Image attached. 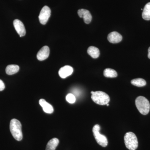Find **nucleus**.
<instances>
[{"mask_svg":"<svg viewBox=\"0 0 150 150\" xmlns=\"http://www.w3.org/2000/svg\"><path fill=\"white\" fill-rule=\"evenodd\" d=\"M21 123L16 119H13L10 123V130L12 135L16 140L21 141L23 139Z\"/></svg>","mask_w":150,"mask_h":150,"instance_id":"obj_1","label":"nucleus"},{"mask_svg":"<svg viewBox=\"0 0 150 150\" xmlns=\"http://www.w3.org/2000/svg\"><path fill=\"white\" fill-rule=\"evenodd\" d=\"M66 100L69 103L72 104L76 102V97L73 94L69 93L66 96Z\"/></svg>","mask_w":150,"mask_h":150,"instance_id":"obj_19","label":"nucleus"},{"mask_svg":"<svg viewBox=\"0 0 150 150\" xmlns=\"http://www.w3.org/2000/svg\"><path fill=\"white\" fill-rule=\"evenodd\" d=\"M131 83L137 87H143L146 85V82L144 79L141 78L134 79L131 81Z\"/></svg>","mask_w":150,"mask_h":150,"instance_id":"obj_18","label":"nucleus"},{"mask_svg":"<svg viewBox=\"0 0 150 150\" xmlns=\"http://www.w3.org/2000/svg\"><path fill=\"white\" fill-rule=\"evenodd\" d=\"M78 14L80 17L83 18L84 21L86 24L91 22L92 17L89 11L85 9H81L78 10Z\"/></svg>","mask_w":150,"mask_h":150,"instance_id":"obj_8","label":"nucleus"},{"mask_svg":"<svg viewBox=\"0 0 150 150\" xmlns=\"http://www.w3.org/2000/svg\"><path fill=\"white\" fill-rule=\"evenodd\" d=\"M51 11L48 6H44L40 11L39 14V21L41 24L45 25L48 22L51 16Z\"/></svg>","mask_w":150,"mask_h":150,"instance_id":"obj_6","label":"nucleus"},{"mask_svg":"<svg viewBox=\"0 0 150 150\" xmlns=\"http://www.w3.org/2000/svg\"><path fill=\"white\" fill-rule=\"evenodd\" d=\"M13 25L16 32L20 35V37L24 36L26 34L25 28L24 24L18 19H15L13 21Z\"/></svg>","mask_w":150,"mask_h":150,"instance_id":"obj_7","label":"nucleus"},{"mask_svg":"<svg viewBox=\"0 0 150 150\" xmlns=\"http://www.w3.org/2000/svg\"><path fill=\"white\" fill-rule=\"evenodd\" d=\"M39 103L40 106L43 108V111L46 113L51 114L54 112V108L45 100L40 99Z\"/></svg>","mask_w":150,"mask_h":150,"instance_id":"obj_12","label":"nucleus"},{"mask_svg":"<svg viewBox=\"0 0 150 150\" xmlns=\"http://www.w3.org/2000/svg\"><path fill=\"white\" fill-rule=\"evenodd\" d=\"M142 17L145 20H150V2L145 5L142 13Z\"/></svg>","mask_w":150,"mask_h":150,"instance_id":"obj_16","label":"nucleus"},{"mask_svg":"<svg viewBox=\"0 0 150 150\" xmlns=\"http://www.w3.org/2000/svg\"><path fill=\"white\" fill-rule=\"evenodd\" d=\"M50 54V49L48 46H44L39 50L37 54V58L39 61H42L48 58Z\"/></svg>","mask_w":150,"mask_h":150,"instance_id":"obj_9","label":"nucleus"},{"mask_svg":"<svg viewBox=\"0 0 150 150\" xmlns=\"http://www.w3.org/2000/svg\"><path fill=\"white\" fill-rule=\"evenodd\" d=\"M106 105H107V106H108V105H109V104H108V103H107Z\"/></svg>","mask_w":150,"mask_h":150,"instance_id":"obj_22","label":"nucleus"},{"mask_svg":"<svg viewBox=\"0 0 150 150\" xmlns=\"http://www.w3.org/2000/svg\"><path fill=\"white\" fill-rule=\"evenodd\" d=\"M19 69V66L17 65H8L6 68V73L9 75L14 74L18 72Z\"/></svg>","mask_w":150,"mask_h":150,"instance_id":"obj_15","label":"nucleus"},{"mask_svg":"<svg viewBox=\"0 0 150 150\" xmlns=\"http://www.w3.org/2000/svg\"><path fill=\"white\" fill-rule=\"evenodd\" d=\"M108 40L110 42L112 43H117L121 42L122 40V35L116 32V31H113V32L110 33L108 35Z\"/></svg>","mask_w":150,"mask_h":150,"instance_id":"obj_11","label":"nucleus"},{"mask_svg":"<svg viewBox=\"0 0 150 150\" xmlns=\"http://www.w3.org/2000/svg\"><path fill=\"white\" fill-rule=\"evenodd\" d=\"M135 104L141 114L146 115L149 112L150 104L148 100L145 97L139 96L136 98Z\"/></svg>","mask_w":150,"mask_h":150,"instance_id":"obj_2","label":"nucleus"},{"mask_svg":"<svg viewBox=\"0 0 150 150\" xmlns=\"http://www.w3.org/2000/svg\"><path fill=\"white\" fill-rule=\"evenodd\" d=\"M148 52H149L148 55V58L150 59V47L149 48V49H148Z\"/></svg>","mask_w":150,"mask_h":150,"instance_id":"obj_21","label":"nucleus"},{"mask_svg":"<svg viewBox=\"0 0 150 150\" xmlns=\"http://www.w3.org/2000/svg\"><path fill=\"white\" fill-rule=\"evenodd\" d=\"M87 52L88 54L93 59H97L99 56V50L95 46H90L88 49Z\"/></svg>","mask_w":150,"mask_h":150,"instance_id":"obj_14","label":"nucleus"},{"mask_svg":"<svg viewBox=\"0 0 150 150\" xmlns=\"http://www.w3.org/2000/svg\"><path fill=\"white\" fill-rule=\"evenodd\" d=\"M74 69L69 66H65L60 69L59 71V76L62 79H65L72 74Z\"/></svg>","mask_w":150,"mask_h":150,"instance_id":"obj_10","label":"nucleus"},{"mask_svg":"<svg viewBox=\"0 0 150 150\" xmlns=\"http://www.w3.org/2000/svg\"><path fill=\"white\" fill-rule=\"evenodd\" d=\"M59 143V140L57 138L51 139L46 145V150H55Z\"/></svg>","mask_w":150,"mask_h":150,"instance_id":"obj_13","label":"nucleus"},{"mask_svg":"<svg viewBox=\"0 0 150 150\" xmlns=\"http://www.w3.org/2000/svg\"><path fill=\"white\" fill-rule=\"evenodd\" d=\"M100 126L99 125L96 124L95 125L93 128V136L98 144L101 146L105 147L107 146L108 144L107 139L104 135H102L100 133Z\"/></svg>","mask_w":150,"mask_h":150,"instance_id":"obj_5","label":"nucleus"},{"mask_svg":"<svg viewBox=\"0 0 150 150\" xmlns=\"http://www.w3.org/2000/svg\"><path fill=\"white\" fill-rule=\"evenodd\" d=\"M103 75L104 76L107 78H115L118 76L117 72L115 70L109 68H107L104 70Z\"/></svg>","mask_w":150,"mask_h":150,"instance_id":"obj_17","label":"nucleus"},{"mask_svg":"<svg viewBox=\"0 0 150 150\" xmlns=\"http://www.w3.org/2000/svg\"><path fill=\"white\" fill-rule=\"evenodd\" d=\"M5 88V86L4 82L0 79V91H2Z\"/></svg>","mask_w":150,"mask_h":150,"instance_id":"obj_20","label":"nucleus"},{"mask_svg":"<svg viewBox=\"0 0 150 150\" xmlns=\"http://www.w3.org/2000/svg\"><path fill=\"white\" fill-rule=\"evenodd\" d=\"M124 139L126 147L129 150H136L138 148V139L136 135L133 132L126 133Z\"/></svg>","mask_w":150,"mask_h":150,"instance_id":"obj_3","label":"nucleus"},{"mask_svg":"<svg viewBox=\"0 0 150 150\" xmlns=\"http://www.w3.org/2000/svg\"><path fill=\"white\" fill-rule=\"evenodd\" d=\"M91 98L93 102L100 105H105L108 103L110 97L107 93L101 91H94L92 94Z\"/></svg>","mask_w":150,"mask_h":150,"instance_id":"obj_4","label":"nucleus"}]
</instances>
